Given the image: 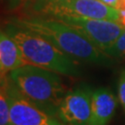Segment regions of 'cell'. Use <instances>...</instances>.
<instances>
[{
	"instance_id": "obj_3",
	"label": "cell",
	"mask_w": 125,
	"mask_h": 125,
	"mask_svg": "<svg viewBox=\"0 0 125 125\" xmlns=\"http://www.w3.org/2000/svg\"><path fill=\"white\" fill-rule=\"evenodd\" d=\"M5 31L18 44L27 64L69 77H77L81 74L77 60L45 38L12 23L6 27Z\"/></svg>"
},
{
	"instance_id": "obj_11",
	"label": "cell",
	"mask_w": 125,
	"mask_h": 125,
	"mask_svg": "<svg viewBox=\"0 0 125 125\" xmlns=\"http://www.w3.org/2000/svg\"><path fill=\"white\" fill-rule=\"evenodd\" d=\"M111 58H118L125 56V31L116 40V42L105 52Z\"/></svg>"
},
{
	"instance_id": "obj_13",
	"label": "cell",
	"mask_w": 125,
	"mask_h": 125,
	"mask_svg": "<svg viewBox=\"0 0 125 125\" xmlns=\"http://www.w3.org/2000/svg\"><path fill=\"white\" fill-rule=\"evenodd\" d=\"M100 1H102L103 3H105L107 6H110L112 8H115V9H117L119 2H120V0H100Z\"/></svg>"
},
{
	"instance_id": "obj_7",
	"label": "cell",
	"mask_w": 125,
	"mask_h": 125,
	"mask_svg": "<svg viewBox=\"0 0 125 125\" xmlns=\"http://www.w3.org/2000/svg\"><path fill=\"white\" fill-rule=\"evenodd\" d=\"M92 93L88 87L69 91L58 107V119L65 125H89L92 115Z\"/></svg>"
},
{
	"instance_id": "obj_2",
	"label": "cell",
	"mask_w": 125,
	"mask_h": 125,
	"mask_svg": "<svg viewBox=\"0 0 125 125\" xmlns=\"http://www.w3.org/2000/svg\"><path fill=\"white\" fill-rule=\"evenodd\" d=\"M9 77L26 98L58 119V107L69 92L59 73L27 64L12 71Z\"/></svg>"
},
{
	"instance_id": "obj_4",
	"label": "cell",
	"mask_w": 125,
	"mask_h": 125,
	"mask_svg": "<svg viewBox=\"0 0 125 125\" xmlns=\"http://www.w3.org/2000/svg\"><path fill=\"white\" fill-rule=\"evenodd\" d=\"M35 9L48 16L72 15L112 21H120V11L100 0H40Z\"/></svg>"
},
{
	"instance_id": "obj_5",
	"label": "cell",
	"mask_w": 125,
	"mask_h": 125,
	"mask_svg": "<svg viewBox=\"0 0 125 125\" xmlns=\"http://www.w3.org/2000/svg\"><path fill=\"white\" fill-rule=\"evenodd\" d=\"M75 28L100 50L106 52L125 31V26L119 21L96 20L72 15L50 16Z\"/></svg>"
},
{
	"instance_id": "obj_10",
	"label": "cell",
	"mask_w": 125,
	"mask_h": 125,
	"mask_svg": "<svg viewBox=\"0 0 125 125\" xmlns=\"http://www.w3.org/2000/svg\"><path fill=\"white\" fill-rule=\"evenodd\" d=\"M0 125H10V112L8 92L4 80L2 79L0 92Z\"/></svg>"
},
{
	"instance_id": "obj_6",
	"label": "cell",
	"mask_w": 125,
	"mask_h": 125,
	"mask_svg": "<svg viewBox=\"0 0 125 125\" xmlns=\"http://www.w3.org/2000/svg\"><path fill=\"white\" fill-rule=\"evenodd\" d=\"M1 79L4 80L8 92L10 125H65L26 98L9 79V74Z\"/></svg>"
},
{
	"instance_id": "obj_15",
	"label": "cell",
	"mask_w": 125,
	"mask_h": 125,
	"mask_svg": "<svg viewBox=\"0 0 125 125\" xmlns=\"http://www.w3.org/2000/svg\"><path fill=\"white\" fill-rule=\"evenodd\" d=\"M37 1H40V0H37Z\"/></svg>"
},
{
	"instance_id": "obj_9",
	"label": "cell",
	"mask_w": 125,
	"mask_h": 125,
	"mask_svg": "<svg viewBox=\"0 0 125 125\" xmlns=\"http://www.w3.org/2000/svg\"><path fill=\"white\" fill-rule=\"evenodd\" d=\"M27 65L21 48L7 31L0 32V72L1 77L9 74L19 68Z\"/></svg>"
},
{
	"instance_id": "obj_1",
	"label": "cell",
	"mask_w": 125,
	"mask_h": 125,
	"mask_svg": "<svg viewBox=\"0 0 125 125\" xmlns=\"http://www.w3.org/2000/svg\"><path fill=\"white\" fill-rule=\"evenodd\" d=\"M11 23L45 38L77 61L98 65L111 63V57L99 49L83 33L53 17L20 18Z\"/></svg>"
},
{
	"instance_id": "obj_14",
	"label": "cell",
	"mask_w": 125,
	"mask_h": 125,
	"mask_svg": "<svg viewBox=\"0 0 125 125\" xmlns=\"http://www.w3.org/2000/svg\"><path fill=\"white\" fill-rule=\"evenodd\" d=\"M121 19H125V16H124V17H121V18H120V20H121Z\"/></svg>"
},
{
	"instance_id": "obj_12",
	"label": "cell",
	"mask_w": 125,
	"mask_h": 125,
	"mask_svg": "<svg viewBox=\"0 0 125 125\" xmlns=\"http://www.w3.org/2000/svg\"><path fill=\"white\" fill-rule=\"evenodd\" d=\"M118 97L121 107L125 110V70H123L121 73L119 79V85H118Z\"/></svg>"
},
{
	"instance_id": "obj_8",
	"label": "cell",
	"mask_w": 125,
	"mask_h": 125,
	"mask_svg": "<svg viewBox=\"0 0 125 125\" xmlns=\"http://www.w3.org/2000/svg\"><path fill=\"white\" fill-rule=\"evenodd\" d=\"M117 98L107 88H98L92 93V115L89 125H107L117 107Z\"/></svg>"
}]
</instances>
